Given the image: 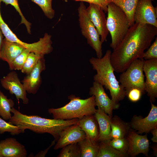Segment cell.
<instances>
[{
	"label": "cell",
	"instance_id": "cell-1",
	"mask_svg": "<svg viewBox=\"0 0 157 157\" xmlns=\"http://www.w3.org/2000/svg\"><path fill=\"white\" fill-rule=\"evenodd\" d=\"M157 35V27L135 23L122 41L111 52L110 62L115 72L122 73L137 59H143L144 51Z\"/></svg>",
	"mask_w": 157,
	"mask_h": 157
},
{
	"label": "cell",
	"instance_id": "cell-2",
	"mask_svg": "<svg viewBox=\"0 0 157 157\" xmlns=\"http://www.w3.org/2000/svg\"><path fill=\"white\" fill-rule=\"evenodd\" d=\"M13 114L8 122L19 126L24 133L26 129L38 133H47L52 135L57 141L60 132L67 127L77 124L78 119L70 120L49 119L38 115H28L21 113L13 107Z\"/></svg>",
	"mask_w": 157,
	"mask_h": 157
},
{
	"label": "cell",
	"instance_id": "cell-3",
	"mask_svg": "<svg viewBox=\"0 0 157 157\" xmlns=\"http://www.w3.org/2000/svg\"><path fill=\"white\" fill-rule=\"evenodd\" d=\"M111 51H106L101 58L92 57L89 60L97 74L93 77L94 81L102 85L110 92L111 99L115 103L119 104L126 96L124 88L117 80L114 74V69L110 62Z\"/></svg>",
	"mask_w": 157,
	"mask_h": 157
},
{
	"label": "cell",
	"instance_id": "cell-4",
	"mask_svg": "<svg viewBox=\"0 0 157 157\" xmlns=\"http://www.w3.org/2000/svg\"><path fill=\"white\" fill-rule=\"evenodd\" d=\"M68 98L70 101L64 106L48 109V113L52 115L53 119L65 120L79 119L85 116L94 115L96 111L94 95L82 99L71 95Z\"/></svg>",
	"mask_w": 157,
	"mask_h": 157
},
{
	"label": "cell",
	"instance_id": "cell-5",
	"mask_svg": "<svg viewBox=\"0 0 157 157\" xmlns=\"http://www.w3.org/2000/svg\"><path fill=\"white\" fill-rule=\"evenodd\" d=\"M106 25L111 38L110 47L114 49L126 34L130 26L124 12L113 2L108 5Z\"/></svg>",
	"mask_w": 157,
	"mask_h": 157
},
{
	"label": "cell",
	"instance_id": "cell-6",
	"mask_svg": "<svg viewBox=\"0 0 157 157\" xmlns=\"http://www.w3.org/2000/svg\"><path fill=\"white\" fill-rule=\"evenodd\" d=\"M78 21L83 36L87 40V43L94 50L97 58L103 56L102 44L100 36L90 21L84 2L81 1L77 9Z\"/></svg>",
	"mask_w": 157,
	"mask_h": 157
},
{
	"label": "cell",
	"instance_id": "cell-7",
	"mask_svg": "<svg viewBox=\"0 0 157 157\" xmlns=\"http://www.w3.org/2000/svg\"><path fill=\"white\" fill-rule=\"evenodd\" d=\"M145 60L137 59L134 60L124 72L121 73L119 83L126 92L131 88H137L144 93L145 92L143 66Z\"/></svg>",
	"mask_w": 157,
	"mask_h": 157
},
{
	"label": "cell",
	"instance_id": "cell-8",
	"mask_svg": "<svg viewBox=\"0 0 157 157\" xmlns=\"http://www.w3.org/2000/svg\"><path fill=\"white\" fill-rule=\"evenodd\" d=\"M157 8L151 0H138L134 14L135 23L147 24L157 27Z\"/></svg>",
	"mask_w": 157,
	"mask_h": 157
},
{
	"label": "cell",
	"instance_id": "cell-9",
	"mask_svg": "<svg viewBox=\"0 0 157 157\" xmlns=\"http://www.w3.org/2000/svg\"><path fill=\"white\" fill-rule=\"evenodd\" d=\"M143 71L146 77L145 92L150 102H154L157 97V58L145 60Z\"/></svg>",
	"mask_w": 157,
	"mask_h": 157
},
{
	"label": "cell",
	"instance_id": "cell-10",
	"mask_svg": "<svg viewBox=\"0 0 157 157\" xmlns=\"http://www.w3.org/2000/svg\"><path fill=\"white\" fill-rule=\"evenodd\" d=\"M151 108L148 115L144 118L134 116L130 125L131 129L139 134H147L157 128V106L151 102Z\"/></svg>",
	"mask_w": 157,
	"mask_h": 157
},
{
	"label": "cell",
	"instance_id": "cell-11",
	"mask_svg": "<svg viewBox=\"0 0 157 157\" xmlns=\"http://www.w3.org/2000/svg\"><path fill=\"white\" fill-rule=\"evenodd\" d=\"M90 95H94L96 106L102 109L110 117H112L113 110L118 108L119 104L115 103L106 93L103 86L94 81L93 85L90 88Z\"/></svg>",
	"mask_w": 157,
	"mask_h": 157
},
{
	"label": "cell",
	"instance_id": "cell-12",
	"mask_svg": "<svg viewBox=\"0 0 157 157\" xmlns=\"http://www.w3.org/2000/svg\"><path fill=\"white\" fill-rule=\"evenodd\" d=\"M88 16L96 28L101 37L100 40L103 43L107 41L109 33L106 25V18L105 13L99 6L89 3L86 8Z\"/></svg>",
	"mask_w": 157,
	"mask_h": 157
},
{
	"label": "cell",
	"instance_id": "cell-13",
	"mask_svg": "<svg viewBox=\"0 0 157 157\" xmlns=\"http://www.w3.org/2000/svg\"><path fill=\"white\" fill-rule=\"evenodd\" d=\"M0 82L2 87L8 90L11 94H14L17 100L21 99L25 104L28 103L26 91L15 72H9L0 79Z\"/></svg>",
	"mask_w": 157,
	"mask_h": 157
},
{
	"label": "cell",
	"instance_id": "cell-14",
	"mask_svg": "<svg viewBox=\"0 0 157 157\" xmlns=\"http://www.w3.org/2000/svg\"><path fill=\"white\" fill-rule=\"evenodd\" d=\"M86 137L85 133L77 123L71 125L60 132L54 149L57 150L70 144L78 143Z\"/></svg>",
	"mask_w": 157,
	"mask_h": 157
},
{
	"label": "cell",
	"instance_id": "cell-15",
	"mask_svg": "<svg viewBox=\"0 0 157 157\" xmlns=\"http://www.w3.org/2000/svg\"><path fill=\"white\" fill-rule=\"evenodd\" d=\"M126 138L129 143L128 154L131 157H135L142 153L147 156L149 150V141L147 134L141 135L135 131L131 129Z\"/></svg>",
	"mask_w": 157,
	"mask_h": 157
},
{
	"label": "cell",
	"instance_id": "cell-16",
	"mask_svg": "<svg viewBox=\"0 0 157 157\" xmlns=\"http://www.w3.org/2000/svg\"><path fill=\"white\" fill-rule=\"evenodd\" d=\"M45 69V60L43 58L21 81L27 93L34 94L37 92L42 83L41 74Z\"/></svg>",
	"mask_w": 157,
	"mask_h": 157
},
{
	"label": "cell",
	"instance_id": "cell-17",
	"mask_svg": "<svg viewBox=\"0 0 157 157\" xmlns=\"http://www.w3.org/2000/svg\"><path fill=\"white\" fill-rule=\"evenodd\" d=\"M27 154L25 146L14 138L0 141V157H26Z\"/></svg>",
	"mask_w": 157,
	"mask_h": 157
},
{
	"label": "cell",
	"instance_id": "cell-18",
	"mask_svg": "<svg viewBox=\"0 0 157 157\" xmlns=\"http://www.w3.org/2000/svg\"><path fill=\"white\" fill-rule=\"evenodd\" d=\"M94 115L99 128L98 142L107 141L111 139L110 136L111 118L99 107Z\"/></svg>",
	"mask_w": 157,
	"mask_h": 157
},
{
	"label": "cell",
	"instance_id": "cell-19",
	"mask_svg": "<svg viewBox=\"0 0 157 157\" xmlns=\"http://www.w3.org/2000/svg\"><path fill=\"white\" fill-rule=\"evenodd\" d=\"M77 124L91 140L98 142L99 128L94 115L85 116L78 119Z\"/></svg>",
	"mask_w": 157,
	"mask_h": 157
},
{
	"label": "cell",
	"instance_id": "cell-20",
	"mask_svg": "<svg viewBox=\"0 0 157 157\" xmlns=\"http://www.w3.org/2000/svg\"><path fill=\"white\" fill-rule=\"evenodd\" d=\"M25 49L18 43L10 42L4 38L0 53V59L9 65Z\"/></svg>",
	"mask_w": 157,
	"mask_h": 157
},
{
	"label": "cell",
	"instance_id": "cell-21",
	"mask_svg": "<svg viewBox=\"0 0 157 157\" xmlns=\"http://www.w3.org/2000/svg\"><path fill=\"white\" fill-rule=\"evenodd\" d=\"M110 126L111 139L126 137L131 129L129 124L125 122L117 116L111 118Z\"/></svg>",
	"mask_w": 157,
	"mask_h": 157
},
{
	"label": "cell",
	"instance_id": "cell-22",
	"mask_svg": "<svg viewBox=\"0 0 157 157\" xmlns=\"http://www.w3.org/2000/svg\"><path fill=\"white\" fill-rule=\"evenodd\" d=\"M78 143L81 157H97L99 149V142L93 141L86 136Z\"/></svg>",
	"mask_w": 157,
	"mask_h": 157
},
{
	"label": "cell",
	"instance_id": "cell-23",
	"mask_svg": "<svg viewBox=\"0 0 157 157\" xmlns=\"http://www.w3.org/2000/svg\"><path fill=\"white\" fill-rule=\"evenodd\" d=\"M138 0H111L113 2L120 8L126 15L130 26L135 23L134 14Z\"/></svg>",
	"mask_w": 157,
	"mask_h": 157
},
{
	"label": "cell",
	"instance_id": "cell-24",
	"mask_svg": "<svg viewBox=\"0 0 157 157\" xmlns=\"http://www.w3.org/2000/svg\"><path fill=\"white\" fill-rule=\"evenodd\" d=\"M0 29L5 38L8 41L19 44L26 49H30L32 48L31 44L24 42L17 38L4 22L1 15H0Z\"/></svg>",
	"mask_w": 157,
	"mask_h": 157
},
{
	"label": "cell",
	"instance_id": "cell-25",
	"mask_svg": "<svg viewBox=\"0 0 157 157\" xmlns=\"http://www.w3.org/2000/svg\"><path fill=\"white\" fill-rule=\"evenodd\" d=\"M14 103L0 90V116L5 120H9L11 117V109L14 107Z\"/></svg>",
	"mask_w": 157,
	"mask_h": 157
},
{
	"label": "cell",
	"instance_id": "cell-26",
	"mask_svg": "<svg viewBox=\"0 0 157 157\" xmlns=\"http://www.w3.org/2000/svg\"><path fill=\"white\" fill-rule=\"evenodd\" d=\"M99 149L97 157H126L127 154L122 153L115 149L107 141L99 142Z\"/></svg>",
	"mask_w": 157,
	"mask_h": 157
},
{
	"label": "cell",
	"instance_id": "cell-27",
	"mask_svg": "<svg viewBox=\"0 0 157 157\" xmlns=\"http://www.w3.org/2000/svg\"><path fill=\"white\" fill-rule=\"evenodd\" d=\"M44 56L31 52L21 70V72L24 74H28L38 63L39 60Z\"/></svg>",
	"mask_w": 157,
	"mask_h": 157
},
{
	"label": "cell",
	"instance_id": "cell-28",
	"mask_svg": "<svg viewBox=\"0 0 157 157\" xmlns=\"http://www.w3.org/2000/svg\"><path fill=\"white\" fill-rule=\"evenodd\" d=\"M58 157H81V153L78 143L71 144L63 147Z\"/></svg>",
	"mask_w": 157,
	"mask_h": 157
},
{
	"label": "cell",
	"instance_id": "cell-29",
	"mask_svg": "<svg viewBox=\"0 0 157 157\" xmlns=\"http://www.w3.org/2000/svg\"><path fill=\"white\" fill-rule=\"evenodd\" d=\"M107 142L111 147L122 153L128 154L129 143L126 138L112 139Z\"/></svg>",
	"mask_w": 157,
	"mask_h": 157
},
{
	"label": "cell",
	"instance_id": "cell-30",
	"mask_svg": "<svg viewBox=\"0 0 157 157\" xmlns=\"http://www.w3.org/2000/svg\"><path fill=\"white\" fill-rule=\"evenodd\" d=\"M37 4L41 9L45 15L48 19H52L55 15V10L52 7L53 0H31Z\"/></svg>",
	"mask_w": 157,
	"mask_h": 157
},
{
	"label": "cell",
	"instance_id": "cell-31",
	"mask_svg": "<svg viewBox=\"0 0 157 157\" xmlns=\"http://www.w3.org/2000/svg\"><path fill=\"white\" fill-rule=\"evenodd\" d=\"M31 52L28 49H25L9 65V69L11 70H21Z\"/></svg>",
	"mask_w": 157,
	"mask_h": 157
},
{
	"label": "cell",
	"instance_id": "cell-32",
	"mask_svg": "<svg viewBox=\"0 0 157 157\" xmlns=\"http://www.w3.org/2000/svg\"><path fill=\"white\" fill-rule=\"evenodd\" d=\"M6 132L10 133L12 135H18L24 133L19 126L7 122L0 117V134H3Z\"/></svg>",
	"mask_w": 157,
	"mask_h": 157
},
{
	"label": "cell",
	"instance_id": "cell-33",
	"mask_svg": "<svg viewBox=\"0 0 157 157\" xmlns=\"http://www.w3.org/2000/svg\"><path fill=\"white\" fill-rule=\"evenodd\" d=\"M1 2H3L6 5L10 4L13 6L18 12L19 15L21 17V21L20 24H24L26 28L28 33L31 34V24L28 22L25 18L21 10L19 7L18 4V0H1Z\"/></svg>",
	"mask_w": 157,
	"mask_h": 157
},
{
	"label": "cell",
	"instance_id": "cell-34",
	"mask_svg": "<svg viewBox=\"0 0 157 157\" xmlns=\"http://www.w3.org/2000/svg\"><path fill=\"white\" fill-rule=\"evenodd\" d=\"M143 58L145 60L157 58V38L148 50L144 53Z\"/></svg>",
	"mask_w": 157,
	"mask_h": 157
},
{
	"label": "cell",
	"instance_id": "cell-35",
	"mask_svg": "<svg viewBox=\"0 0 157 157\" xmlns=\"http://www.w3.org/2000/svg\"><path fill=\"white\" fill-rule=\"evenodd\" d=\"M144 93L140 89L133 88L126 92V96L132 102H136L139 101Z\"/></svg>",
	"mask_w": 157,
	"mask_h": 157
},
{
	"label": "cell",
	"instance_id": "cell-36",
	"mask_svg": "<svg viewBox=\"0 0 157 157\" xmlns=\"http://www.w3.org/2000/svg\"><path fill=\"white\" fill-rule=\"evenodd\" d=\"M76 1L87 2L89 3L94 4L100 6L105 13H107L108 5L110 2L111 0H75Z\"/></svg>",
	"mask_w": 157,
	"mask_h": 157
},
{
	"label": "cell",
	"instance_id": "cell-37",
	"mask_svg": "<svg viewBox=\"0 0 157 157\" xmlns=\"http://www.w3.org/2000/svg\"><path fill=\"white\" fill-rule=\"evenodd\" d=\"M56 141L54 140L51 142V145L49 146L47 149L41 151H40L38 153L36 154L34 157H44L49 150L51 147L53 146L55 143Z\"/></svg>",
	"mask_w": 157,
	"mask_h": 157
},
{
	"label": "cell",
	"instance_id": "cell-38",
	"mask_svg": "<svg viewBox=\"0 0 157 157\" xmlns=\"http://www.w3.org/2000/svg\"><path fill=\"white\" fill-rule=\"evenodd\" d=\"M150 132L152 133L153 137L151 138V140L154 142H157V128L152 129Z\"/></svg>",
	"mask_w": 157,
	"mask_h": 157
},
{
	"label": "cell",
	"instance_id": "cell-39",
	"mask_svg": "<svg viewBox=\"0 0 157 157\" xmlns=\"http://www.w3.org/2000/svg\"><path fill=\"white\" fill-rule=\"evenodd\" d=\"M3 34L0 29V53L3 40Z\"/></svg>",
	"mask_w": 157,
	"mask_h": 157
},
{
	"label": "cell",
	"instance_id": "cell-40",
	"mask_svg": "<svg viewBox=\"0 0 157 157\" xmlns=\"http://www.w3.org/2000/svg\"><path fill=\"white\" fill-rule=\"evenodd\" d=\"M152 149L153 150L154 154L155 156L157 157V146L155 145L153 147Z\"/></svg>",
	"mask_w": 157,
	"mask_h": 157
}]
</instances>
